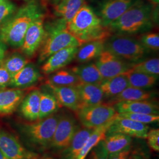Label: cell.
I'll use <instances>...</instances> for the list:
<instances>
[{
  "instance_id": "6da1fadb",
  "label": "cell",
  "mask_w": 159,
  "mask_h": 159,
  "mask_svg": "<svg viewBox=\"0 0 159 159\" xmlns=\"http://www.w3.org/2000/svg\"><path fill=\"white\" fill-rule=\"evenodd\" d=\"M44 17L43 7L37 0H30L0 25V41L14 48L23 45L25 33L36 19Z\"/></svg>"
},
{
  "instance_id": "7a4b0ae2",
  "label": "cell",
  "mask_w": 159,
  "mask_h": 159,
  "mask_svg": "<svg viewBox=\"0 0 159 159\" xmlns=\"http://www.w3.org/2000/svg\"><path fill=\"white\" fill-rule=\"evenodd\" d=\"M66 29L82 44L93 41H106L112 35L110 30L102 25L99 16L85 4L66 24Z\"/></svg>"
},
{
  "instance_id": "3957f363",
  "label": "cell",
  "mask_w": 159,
  "mask_h": 159,
  "mask_svg": "<svg viewBox=\"0 0 159 159\" xmlns=\"http://www.w3.org/2000/svg\"><path fill=\"white\" fill-rule=\"evenodd\" d=\"M152 16V5L137 0L120 17L108 25L111 33L134 34L149 25Z\"/></svg>"
},
{
  "instance_id": "277c9868",
  "label": "cell",
  "mask_w": 159,
  "mask_h": 159,
  "mask_svg": "<svg viewBox=\"0 0 159 159\" xmlns=\"http://www.w3.org/2000/svg\"><path fill=\"white\" fill-rule=\"evenodd\" d=\"M45 36L40 47L39 61L44 62L52 54L63 48L79 47L83 44L66 29V24L60 19L44 25Z\"/></svg>"
},
{
  "instance_id": "5b68a950",
  "label": "cell",
  "mask_w": 159,
  "mask_h": 159,
  "mask_svg": "<svg viewBox=\"0 0 159 159\" xmlns=\"http://www.w3.org/2000/svg\"><path fill=\"white\" fill-rule=\"evenodd\" d=\"M104 50L130 63L140 60L147 50L139 40L121 34L110 36L106 40Z\"/></svg>"
},
{
  "instance_id": "8992f818",
  "label": "cell",
  "mask_w": 159,
  "mask_h": 159,
  "mask_svg": "<svg viewBox=\"0 0 159 159\" xmlns=\"http://www.w3.org/2000/svg\"><path fill=\"white\" fill-rule=\"evenodd\" d=\"M60 115L51 116L23 126V131L32 144L41 148L50 146Z\"/></svg>"
},
{
  "instance_id": "52a82bcc",
  "label": "cell",
  "mask_w": 159,
  "mask_h": 159,
  "mask_svg": "<svg viewBox=\"0 0 159 159\" xmlns=\"http://www.w3.org/2000/svg\"><path fill=\"white\" fill-rule=\"evenodd\" d=\"M75 113L83 126L92 129L113 120L117 114L112 105L102 102L95 106L81 107Z\"/></svg>"
},
{
  "instance_id": "ba28073f",
  "label": "cell",
  "mask_w": 159,
  "mask_h": 159,
  "mask_svg": "<svg viewBox=\"0 0 159 159\" xmlns=\"http://www.w3.org/2000/svg\"><path fill=\"white\" fill-rule=\"evenodd\" d=\"M80 128L76 119L71 114L60 115L50 146L61 150L67 147Z\"/></svg>"
},
{
  "instance_id": "9c48e42d",
  "label": "cell",
  "mask_w": 159,
  "mask_h": 159,
  "mask_svg": "<svg viewBox=\"0 0 159 159\" xmlns=\"http://www.w3.org/2000/svg\"><path fill=\"white\" fill-rule=\"evenodd\" d=\"M97 58L95 64L104 79H110L125 73L133 66L130 62L105 50Z\"/></svg>"
},
{
  "instance_id": "30bf717a",
  "label": "cell",
  "mask_w": 159,
  "mask_h": 159,
  "mask_svg": "<svg viewBox=\"0 0 159 159\" xmlns=\"http://www.w3.org/2000/svg\"><path fill=\"white\" fill-rule=\"evenodd\" d=\"M44 17L39 18L31 23L25 33L21 48L27 57H33L43 43L45 36Z\"/></svg>"
},
{
  "instance_id": "8fae6325",
  "label": "cell",
  "mask_w": 159,
  "mask_h": 159,
  "mask_svg": "<svg viewBox=\"0 0 159 159\" xmlns=\"http://www.w3.org/2000/svg\"><path fill=\"white\" fill-rule=\"evenodd\" d=\"M149 127L148 125L117 116L108 128L106 135L121 133L131 137L146 139Z\"/></svg>"
},
{
  "instance_id": "7c38bea8",
  "label": "cell",
  "mask_w": 159,
  "mask_h": 159,
  "mask_svg": "<svg viewBox=\"0 0 159 159\" xmlns=\"http://www.w3.org/2000/svg\"><path fill=\"white\" fill-rule=\"evenodd\" d=\"M0 150L10 159H34L35 155L23 147L11 134L0 131Z\"/></svg>"
},
{
  "instance_id": "4fadbf2b",
  "label": "cell",
  "mask_w": 159,
  "mask_h": 159,
  "mask_svg": "<svg viewBox=\"0 0 159 159\" xmlns=\"http://www.w3.org/2000/svg\"><path fill=\"white\" fill-rule=\"evenodd\" d=\"M79 47H67L54 53L44 61L41 68L42 72L46 74H52L65 67L75 58Z\"/></svg>"
},
{
  "instance_id": "5bb4252c",
  "label": "cell",
  "mask_w": 159,
  "mask_h": 159,
  "mask_svg": "<svg viewBox=\"0 0 159 159\" xmlns=\"http://www.w3.org/2000/svg\"><path fill=\"white\" fill-rule=\"evenodd\" d=\"M135 0H108L102 4L100 10V16L102 25H108L125 13Z\"/></svg>"
},
{
  "instance_id": "9a60e30c",
  "label": "cell",
  "mask_w": 159,
  "mask_h": 159,
  "mask_svg": "<svg viewBox=\"0 0 159 159\" xmlns=\"http://www.w3.org/2000/svg\"><path fill=\"white\" fill-rule=\"evenodd\" d=\"M48 87L56 97L60 106H64L74 112L79 109V95L75 86L48 85Z\"/></svg>"
},
{
  "instance_id": "2e32d148",
  "label": "cell",
  "mask_w": 159,
  "mask_h": 159,
  "mask_svg": "<svg viewBox=\"0 0 159 159\" xmlns=\"http://www.w3.org/2000/svg\"><path fill=\"white\" fill-rule=\"evenodd\" d=\"M41 74L33 64H27L17 73L12 75L8 87L13 89H24L34 85L39 81Z\"/></svg>"
},
{
  "instance_id": "e0dca14e",
  "label": "cell",
  "mask_w": 159,
  "mask_h": 159,
  "mask_svg": "<svg viewBox=\"0 0 159 159\" xmlns=\"http://www.w3.org/2000/svg\"><path fill=\"white\" fill-rule=\"evenodd\" d=\"M113 106L117 113H136L159 115V106L149 100L121 102L114 104Z\"/></svg>"
},
{
  "instance_id": "ac0fdd59",
  "label": "cell",
  "mask_w": 159,
  "mask_h": 159,
  "mask_svg": "<svg viewBox=\"0 0 159 159\" xmlns=\"http://www.w3.org/2000/svg\"><path fill=\"white\" fill-rule=\"evenodd\" d=\"M75 87L79 95V108L102 103L104 94L100 85L80 83Z\"/></svg>"
},
{
  "instance_id": "d6986e66",
  "label": "cell",
  "mask_w": 159,
  "mask_h": 159,
  "mask_svg": "<svg viewBox=\"0 0 159 159\" xmlns=\"http://www.w3.org/2000/svg\"><path fill=\"white\" fill-rule=\"evenodd\" d=\"M24 96L21 89H0V115L12 113L20 104Z\"/></svg>"
},
{
  "instance_id": "ffe728a7",
  "label": "cell",
  "mask_w": 159,
  "mask_h": 159,
  "mask_svg": "<svg viewBox=\"0 0 159 159\" xmlns=\"http://www.w3.org/2000/svg\"><path fill=\"white\" fill-rule=\"evenodd\" d=\"M40 92L39 90H34L23 98L20 103V112L25 119L31 121L39 120Z\"/></svg>"
},
{
  "instance_id": "44dd1931",
  "label": "cell",
  "mask_w": 159,
  "mask_h": 159,
  "mask_svg": "<svg viewBox=\"0 0 159 159\" xmlns=\"http://www.w3.org/2000/svg\"><path fill=\"white\" fill-rule=\"evenodd\" d=\"M70 70L77 75L81 83L100 85L104 80L94 63L75 66Z\"/></svg>"
},
{
  "instance_id": "7402d4cb",
  "label": "cell",
  "mask_w": 159,
  "mask_h": 159,
  "mask_svg": "<svg viewBox=\"0 0 159 159\" xmlns=\"http://www.w3.org/2000/svg\"><path fill=\"white\" fill-rule=\"evenodd\" d=\"M85 4V0H61L55 4L54 14L67 24Z\"/></svg>"
},
{
  "instance_id": "603a6c76",
  "label": "cell",
  "mask_w": 159,
  "mask_h": 159,
  "mask_svg": "<svg viewBox=\"0 0 159 159\" xmlns=\"http://www.w3.org/2000/svg\"><path fill=\"white\" fill-rule=\"evenodd\" d=\"M154 96L153 93L144 90L128 87L118 95L110 98L106 103L113 105L117 102H133V101H142L150 100Z\"/></svg>"
},
{
  "instance_id": "cb8c5ba5",
  "label": "cell",
  "mask_w": 159,
  "mask_h": 159,
  "mask_svg": "<svg viewBox=\"0 0 159 159\" xmlns=\"http://www.w3.org/2000/svg\"><path fill=\"white\" fill-rule=\"evenodd\" d=\"M105 40L93 41L80 46L75 59L80 63H87L97 58L104 50Z\"/></svg>"
},
{
  "instance_id": "d4e9b609",
  "label": "cell",
  "mask_w": 159,
  "mask_h": 159,
  "mask_svg": "<svg viewBox=\"0 0 159 159\" xmlns=\"http://www.w3.org/2000/svg\"><path fill=\"white\" fill-rule=\"evenodd\" d=\"M99 85L104 97L112 98L129 87V83L125 74L123 73L110 79H104Z\"/></svg>"
},
{
  "instance_id": "484cf974",
  "label": "cell",
  "mask_w": 159,
  "mask_h": 159,
  "mask_svg": "<svg viewBox=\"0 0 159 159\" xmlns=\"http://www.w3.org/2000/svg\"><path fill=\"white\" fill-rule=\"evenodd\" d=\"M102 142L108 154H110L130 148L132 138L121 133H113L106 135Z\"/></svg>"
},
{
  "instance_id": "4316f807",
  "label": "cell",
  "mask_w": 159,
  "mask_h": 159,
  "mask_svg": "<svg viewBox=\"0 0 159 159\" xmlns=\"http://www.w3.org/2000/svg\"><path fill=\"white\" fill-rule=\"evenodd\" d=\"M61 106L51 92H40V111L39 120L43 119L56 113Z\"/></svg>"
},
{
  "instance_id": "83f0119b",
  "label": "cell",
  "mask_w": 159,
  "mask_h": 159,
  "mask_svg": "<svg viewBox=\"0 0 159 159\" xmlns=\"http://www.w3.org/2000/svg\"><path fill=\"white\" fill-rule=\"evenodd\" d=\"M125 74L128 80L130 87L140 89L153 87L158 78L155 75L133 71L130 68Z\"/></svg>"
},
{
  "instance_id": "f1b7e54d",
  "label": "cell",
  "mask_w": 159,
  "mask_h": 159,
  "mask_svg": "<svg viewBox=\"0 0 159 159\" xmlns=\"http://www.w3.org/2000/svg\"><path fill=\"white\" fill-rule=\"evenodd\" d=\"M80 80L71 70H59L50 76L47 84L54 86H76Z\"/></svg>"
},
{
  "instance_id": "f546056e",
  "label": "cell",
  "mask_w": 159,
  "mask_h": 159,
  "mask_svg": "<svg viewBox=\"0 0 159 159\" xmlns=\"http://www.w3.org/2000/svg\"><path fill=\"white\" fill-rule=\"evenodd\" d=\"M28 63V60L24 56L19 53H14L6 59L4 58L1 66L12 76L20 71Z\"/></svg>"
},
{
  "instance_id": "4dcf8cb0",
  "label": "cell",
  "mask_w": 159,
  "mask_h": 159,
  "mask_svg": "<svg viewBox=\"0 0 159 159\" xmlns=\"http://www.w3.org/2000/svg\"><path fill=\"white\" fill-rule=\"evenodd\" d=\"M133 71L142 73L158 77L159 74V59L153 58L133 64L131 67Z\"/></svg>"
},
{
  "instance_id": "1f68e13d",
  "label": "cell",
  "mask_w": 159,
  "mask_h": 159,
  "mask_svg": "<svg viewBox=\"0 0 159 159\" xmlns=\"http://www.w3.org/2000/svg\"><path fill=\"white\" fill-rule=\"evenodd\" d=\"M117 116L121 118L134 120L144 124H149L159 121V116L158 114H149L136 113H117Z\"/></svg>"
},
{
  "instance_id": "d6a6232c",
  "label": "cell",
  "mask_w": 159,
  "mask_h": 159,
  "mask_svg": "<svg viewBox=\"0 0 159 159\" xmlns=\"http://www.w3.org/2000/svg\"><path fill=\"white\" fill-rule=\"evenodd\" d=\"M140 43L146 50L157 51L159 49V35L155 33H148L141 35Z\"/></svg>"
},
{
  "instance_id": "836d02e7",
  "label": "cell",
  "mask_w": 159,
  "mask_h": 159,
  "mask_svg": "<svg viewBox=\"0 0 159 159\" xmlns=\"http://www.w3.org/2000/svg\"><path fill=\"white\" fill-rule=\"evenodd\" d=\"M17 11L16 6L10 0L0 2V25L5 23Z\"/></svg>"
},
{
  "instance_id": "e575fe53",
  "label": "cell",
  "mask_w": 159,
  "mask_h": 159,
  "mask_svg": "<svg viewBox=\"0 0 159 159\" xmlns=\"http://www.w3.org/2000/svg\"><path fill=\"white\" fill-rule=\"evenodd\" d=\"M108 159V154L104 148L102 140L91 149L85 158V159Z\"/></svg>"
},
{
  "instance_id": "d590c367",
  "label": "cell",
  "mask_w": 159,
  "mask_h": 159,
  "mask_svg": "<svg viewBox=\"0 0 159 159\" xmlns=\"http://www.w3.org/2000/svg\"><path fill=\"white\" fill-rule=\"evenodd\" d=\"M146 139L148 146L155 152L159 151V130L152 129L148 130Z\"/></svg>"
},
{
  "instance_id": "8d00e7d4",
  "label": "cell",
  "mask_w": 159,
  "mask_h": 159,
  "mask_svg": "<svg viewBox=\"0 0 159 159\" xmlns=\"http://www.w3.org/2000/svg\"><path fill=\"white\" fill-rule=\"evenodd\" d=\"M11 75L1 65L0 66V89L8 87L11 79Z\"/></svg>"
},
{
  "instance_id": "74e56055",
  "label": "cell",
  "mask_w": 159,
  "mask_h": 159,
  "mask_svg": "<svg viewBox=\"0 0 159 159\" xmlns=\"http://www.w3.org/2000/svg\"><path fill=\"white\" fill-rule=\"evenodd\" d=\"M130 152V148H128L117 153L110 154H108V159H127Z\"/></svg>"
},
{
  "instance_id": "f35d334b",
  "label": "cell",
  "mask_w": 159,
  "mask_h": 159,
  "mask_svg": "<svg viewBox=\"0 0 159 159\" xmlns=\"http://www.w3.org/2000/svg\"><path fill=\"white\" fill-rule=\"evenodd\" d=\"M127 159H149V157L148 154L142 150H136L133 152L131 150Z\"/></svg>"
},
{
  "instance_id": "ab89813d",
  "label": "cell",
  "mask_w": 159,
  "mask_h": 159,
  "mask_svg": "<svg viewBox=\"0 0 159 159\" xmlns=\"http://www.w3.org/2000/svg\"><path fill=\"white\" fill-rule=\"evenodd\" d=\"M7 51V45L2 41H0V66L3 62Z\"/></svg>"
},
{
  "instance_id": "60d3db41",
  "label": "cell",
  "mask_w": 159,
  "mask_h": 159,
  "mask_svg": "<svg viewBox=\"0 0 159 159\" xmlns=\"http://www.w3.org/2000/svg\"><path fill=\"white\" fill-rule=\"evenodd\" d=\"M0 159H10L6 156L5 154L2 153V152L0 150Z\"/></svg>"
},
{
  "instance_id": "b9f144b4",
  "label": "cell",
  "mask_w": 159,
  "mask_h": 159,
  "mask_svg": "<svg viewBox=\"0 0 159 159\" xmlns=\"http://www.w3.org/2000/svg\"><path fill=\"white\" fill-rule=\"evenodd\" d=\"M34 159H54L51 157H49V156H46V157H41L39 159H37L36 157H34Z\"/></svg>"
},
{
  "instance_id": "7bdbcfd3",
  "label": "cell",
  "mask_w": 159,
  "mask_h": 159,
  "mask_svg": "<svg viewBox=\"0 0 159 159\" xmlns=\"http://www.w3.org/2000/svg\"><path fill=\"white\" fill-rule=\"evenodd\" d=\"M48 1H49L50 2L53 3V4L55 5V4H56L57 3H58V2H60V1H61V0H48Z\"/></svg>"
},
{
  "instance_id": "ee69618b",
  "label": "cell",
  "mask_w": 159,
  "mask_h": 159,
  "mask_svg": "<svg viewBox=\"0 0 159 159\" xmlns=\"http://www.w3.org/2000/svg\"><path fill=\"white\" fill-rule=\"evenodd\" d=\"M150 1H152V2H158L159 0H150Z\"/></svg>"
},
{
  "instance_id": "f6af8a7d",
  "label": "cell",
  "mask_w": 159,
  "mask_h": 159,
  "mask_svg": "<svg viewBox=\"0 0 159 159\" xmlns=\"http://www.w3.org/2000/svg\"><path fill=\"white\" fill-rule=\"evenodd\" d=\"M1 1H2V0H0V2H1Z\"/></svg>"
}]
</instances>
